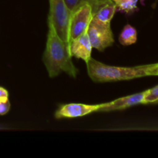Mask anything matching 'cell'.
<instances>
[{"label": "cell", "instance_id": "52a82bcc", "mask_svg": "<svg viewBox=\"0 0 158 158\" xmlns=\"http://www.w3.org/2000/svg\"><path fill=\"white\" fill-rule=\"evenodd\" d=\"M146 94V90L143 92L137 93L127 97H120L114 101L109 103H101V106L99 109L98 112H110L114 110H125L132 106L140 104L143 103V98Z\"/></svg>", "mask_w": 158, "mask_h": 158}, {"label": "cell", "instance_id": "5bb4252c", "mask_svg": "<svg viewBox=\"0 0 158 158\" xmlns=\"http://www.w3.org/2000/svg\"><path fill=\"white\" fill-rule=\"evenodd\" d=\"M11 107L9 99L5 100H0V116L6 115L9 111Z\"/></svg>", "mask_w": 158, "mask_h": 158}, {"label": "cell", "instance_id": "2e32d148", "mask_svg": "<svg viewBox=\"0 0 158 158\" xmlns=\"http://www.w3.org/2000/svg\"><path fill=\"white\" fill-rule=\"evenodd\" d=\"M9 99V93L7 89L0 86V100H5Z\"/></svg>", "mask_w": 158, "mask_h": 158}, {"label": "cell", "instance_id": "4fadbf2b", "mask_svg": "<svg viewBox=\"0 0 158 158\" xmlns=\"http://www.w3.org/2000/svg\"><path fill=\"white\" fill-rule=\"evenodd\" d=\"M64 1L71 13L85 3H89L92 7L95 4V0H64Z\"/></svg>", "mask_w": 158, "mask_h": 158}, {"label": "cell", "instance_id": "e0dca14e", "mask_svg": "<svg viewBox=\"0 0 158 158\" xmlns=\"http://www.w3.org/2000/svg\"><path fill=\"white\" fill-rule=\"evenodd\" d=\"M103 1H106V0H95V4H94V6H93L92 8H94V6H95L97 4V3H99V2H103Z\"/></svg>", "mask_w": 158, "mask_h": 158}, {"label": "cell", "instance_id": "9a60e30c", "mask_svg": "<svg viewBox=\"0 0 158 158\" xmlns=\"http://www.w3.org/2000/svg\"><path fill=\"white\" fill-rule=\"evenodd\" d=\"M148 76H158V63L151 64L148 69Z\"/></svg>", "mask_w": 158, "mask_h": 158}, {"label": "cell", "instance_id": "ba28073f", "mask_svg": "<svg viewBox=\"0 0 158 158\" xmlns=\"http://www.w3.org/2000/svg\"><path fill=\"white\" fill-rule=\"evenodd\" d=\"M69 48L72 56L83 60L85 63H87L92 57L91 53L93 47L87 32L71 40Z\"/></svg>", "mask_w": 158, "mask_h": 158}, {"label": "cell", "instance_id": "30bf717a", "mask_svg": "<svg viewBox=\"0 0 158 158\" xmlns=\"http://www.w3.org/2000/svg\"><path fill=\"white\" fill-rule=\"evenodd\" d=\"M137 40V32L134 27L127 24L123 27L119 35V42L123 46L134 44Z\"/></svg>", "mask_w": 158, "mask_h": 158}, {"label": "cell", "instance_id": "8992f818", "mask_svg": "<svg viewBox=\"0 0 158 158\" xmlns=\"http://www.w3.org/2000/svg\"><path fill=\"white\" fill-rule=\"evenodd\" d=\"M101 104H84V103H67L60 106L55 113L56 119L75 118L88 115L99 110Z\"/></svg>", "mask_w": 158, "mask_h": 158}, {"label": "cell", "instance_id": "277c9868", "mask_svg": "<svg viewBox=\"0 0 158 158\" xmlns=\"http://www.w3.org/2000/svg\"><path fill=\"white\" fill-rule=\"evenodd\" d=\"M86 32L93 49H96L100 52H103L114 43V34L110 25H103L92 19Z\"/></svg>", "mask_w": 158, "mask_h": 158}, {"label": "cell", "instance_id": "6da1fadb", "mask_svg": "<svg viewBox=\"0 0 158 158\" xmlns=\"http://www.w3.org/2000/svg\"><path fill=\"white\" fill-rule=\"evenodd\" d=\"M48 24L47 40L46 49L43 56V62L49 77L54 78L65 73L69 77L76 78L79 70L73 63L69 44L65 43L49 23Z\"/></svg>", "mask_w": 158, "mask_h": 158}, {"label": "cell", "instance_id": "7a4b0ae2", "mask_svg": "<svg viewBox=\"0 0 158 158\" xmlns=\"http://www.w3.org/2000/svg\"><path fill=\"white\" fill-rule=\"evenodd\" d=\"M86 63L89 78L95 83L120 81L148 77L150 65L123 67L106 65L94 60L92 57Z\"/></svg>", "mask_w": 158, "mask_h": 158}, {"label": "cell", "instance_id": "9c48e42d", "mask_svg": "<svg viewBox=\"0 0 158 158\" xmlns=\"http://www.w3.org/2000/svg\"><path fill=\"white\" fill-rule=\"evenodd\" d=\"M92 9V19L94 21L103 25H110L111 20L117 11V7L112 0H106L97 3Z\"/></svg>", "mask_w": 158, "mask_h": 158}, {"label": "cell", "instance_id": "7c38bea8", "mask_svg": "<svg viewBox=\"0 0 158 158\" xmlns=\"http://www.w3.org/2000/svg\"><path fill=\"white\" fill-rule=\"evenodd\" d=\"M158 103V85L146 90V94L143 100V104Z\"/></svg>", "mask_w": 158, "mask_h": 158}, {"label": "cell", "instance_id": "3957f363", "mask_svg": "<svg viewBox=\"0 0 158 158\" xmlns=\"http://www.w3.org/2000/svg\"><path fill=\"white\" fill-rule=\"evenodd\" d=\"M71 12L64 0H49V12L47 23H49L57 35L69 45V23Z\"/></svg>", "mask_w": 158, "mask_h": 158}, {"label": "cell", "instance_id": "5b68a950", "mask_svg": "<svg viewBox=\"0 0 158 158\" xmlns=\"http://www.w3.org/2000/svg\"><path fill=\"white\" fill-rule=\"evenodd\" d=\"M92 18L93 9L89 3L82 5L72 12L69 23L70 41L87 32Z\"/></svg>", "mask_w": 158, "mask_h": 158}, {"label": "cell", "instance_id": "8fae6325", "mask_svg": "<svg viewBox=\"0 0 158 158\" xmlns=\"http://www.w3.org/2000/svg\"><path fill=\"white\" fill-rule=\"evenodd\" d=\"M117 9L126 13H132L137 9L139 0H112Z\"/></svg>", "mask_w": 158, "mask_h": 158}]
</instances>
